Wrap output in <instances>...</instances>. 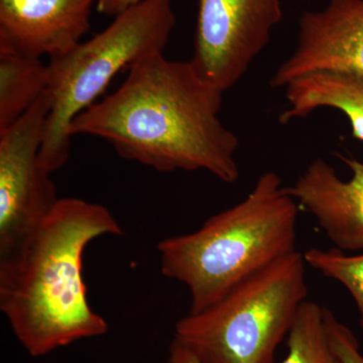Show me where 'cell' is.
Segmentation results:
<instances>
[{"instance_id":"cell-17","label":"cell","mask_w":363,"mask_h":363,"mask_svg":"<svg viewBox=\"0 0 363 363\" xmlns=\"http://www.w3.org/2000/svg\"><path fill=\"white\" fill-rule=\"evenodd\" d=\"M169 363H202L183 344L173 339L169 346Z\"/></svg>"},{"instance_id":"cell-1","label":"cell","mask_w":363,"mask_h":363,"mask_svg":"<svg viewBox=\"0 0 363 363\" xmlns=\"http://www.w3.org/2000/svg\"><path fill=\"white\" fill-rule=\"evenodd\" d=\"M109 96L72 123V136L111 143L119 156L162 172L205 171L227 184L240 179V142L219 118L224 93L192 62L164 52L138 60Z\"/></svg>"},{"instance_id":"cell-16","label":"cell","mask_w":363,"mask_h":363,"mask_svg":"<svg viewBox=\"0 0 363 363\" xmlns=\"http://www.w3.org/2000/svg\"><path fill=\"white\" fill-rule=\"evenodd\" d=\"M143 0H98L96 7L100 13L116 16Z\"/></svg>"},{"instance_id":"cell-15","label":"cell","mask_w":363,"mask_h":363,"mask_svg":"<svg viewBox=\"0 0 363 363\" xmlns=\"http://www.w3.org/2000/svg\"><path fill=\"white\" fill-rule=\"evenodd\" d=\"M325 323L332 348L335 351L341 363H363V355L360 352L357 338L327 308L325 309Z\"/></svg>"},{"instance_id":"cell-3","label":"cell","mask_w":363,"mask_h":363,"mask_svg":"<svg viewBox=\"0 0 363 363\" xmlns=\"http://www.w3.org/2000/svg\"><path fill=\"white\" fill-rule=\"evenodd\" d=\"M300 206L276 172L262 174L242 201L194 233L159 243L162 272L190 294V312L213 305L234 286L297 252Z\"/></svg>"},{"instance_id":"cell-11","label":"cell","mask_w":363,"mask_h":363,"mask_svg":"<svg viewBox=\"0 0 363 363\" xmlns=\"http://www.w3.org/2000/svg\"><path fill=\"white\" fill-rule=\"evenodd\" d=\"M288 108L279 123L307 117L320 108H333L347 117L352 136L363 142V75L318 72L296 79L285 88Z\"/></svg>"},{"instance_id":"cell-9","label":"cell","mask_w":363,"mask_h":363,"mask_svg":"<svg viewBox=\"0 0 363 363\" xmlns=\"http://www.w3.org/2000/svg\"><path fill=\"white\" fill-rule=\"evenodd\" d=\"M98 0H0V50L42 59L65 54L90 28Z\"/></svg>"},{"instance_id":"cell-12","label":"cell","mask_w":363,"mask_h":363,"mask_svg":"<svg viewBox=\"0 0 363 363\" xmlns=\"http://www.w3.org/2000/svg\"><path fill=\"white\" fill-rule=\"evenodd\" d=\"M48 88V64L42 59L0 50V131L33 106Z\"/></svg>"},{"instance_id":"cell-13","label":"cell","mask_w":363,"mask_h":363,"mask_svg":"<svg viewBox=\"0 0 363 363\" xmlns=\"http://www.w3.org/2000/svg\"><path fill=\"white\" fill-rule=\"evenodd\" d=\"M325 309L313 301L303 303L286 337L288 353L281 363H341L329 341Z\"/></svg>"},{"instance_id":"cell-7","label":"cell","mask_w":363,"mask_h":363,"mask_svg":"<svg viewBox=\"0 0 363 363\" xmlns=\"http://www.w3.org/2000/svg\"><path fill=\"white\" fill-rule=\"evenodd\" d=\"M281 18V0H199L191 62L225 93L264 51Z\"/></svg>"},{"instance_id":"cell-4","label":"cell","mask_w":363,"mask_h":363,"mask_svg":"<svg viewBox=\"0 0 363 363\" xmlns=\"http://www.w3.org/2000/svg\"><path fill=\"white\" fill-rule=\"evenodd\" d=\"M175 26L173 0H143L92 39L50 58V108L40 150L45 169L52 174L68 161L74 119L97 102L119 72L164 52Z\"/></svg>"},{"instance_id":"cell-6","label":"cell","mask_w":363,"mask_h":363,"mask_svg":"<svg viewBox=\"0 0 363 363\" xmlns=\"http://www.w3.org/2000/svg\"><path fill=\"white\" fill-rule=\"evenodd\" d=\"M50 102L47 92L0 131V255L13 250L51 214L59 198L40 161Z\"/></svg>"},{"instance_id":"cell-2","label":"cell","mask_w":363,"mask_h":363,"mask_svg":"<svg viewBox=\"0 0 363 363\" xmlns=\"http://www.w3.org/2000/svg\"><path fill=\"white\" fill-rule=\"evenodd\" d=\"M104 205L63 198L23 242L0 255V310L28 354L44 357L108 330L91 309L82 278L91 241L121 235Z\"/></svg>"},{"instance_id":"cell-8","label":"cell","mask_w":363,"mask_h":363,"mask_svg":"<svg viewBox=\"0 0 363 363\" xmlns=\"http://www.w3.org/2000/svg\"><path fill=\"white\" fill-rule=\"evenodd\" d=\"M363 75V0H328L321 11L298 21L295 51L274 72L272 88L318 72Z\"/></svg>"},{"instance_id":"cell-14","label":"cell","mask_w":363,"mask_h":363,"mask_svg":"<svg viewBox=\"0 0 363 363\" xmlns=\"http://www.w3.org/2000/svg\"><path fill=\"white\" fill-rule=\"evenodd\" d=\"M308 267L326 278L338 281L348 291L357 305L360 326L363 329V252L348 255L337 250L310 248L303 253Z\"/></svg>"},{"instance_id":"cell-5","label":"cell","mask_w":363,"mask_h":363,"mask_svg":"<svg viewBox=\"0 0 363 363\" xmlns=\"http://www.w3.org/2000/svg\"><path fill=\"white\" fill-rule=\"evenodd\" d=\"M306 267L298 250L277 260L213 305L179 320L174 339L202 363H274L308 300Z\"/></svg>"},{"instance_id":"cell-10","label":"cell","mask_w":363,"mask_h":363,"mask_svg":"<svg viewBox=\"0 0 363 363\" xmlns=\"http://www.w3.org/2000/svg\"><path fill=\"white\" fill-rule=\"evenodd\" d=\"M340 159L352 173L350 180H341L330 164L316 159L288 191L337 250L363 252V162Z\"/></svg>"}]
</instances>
